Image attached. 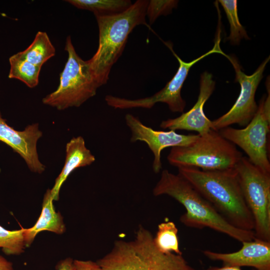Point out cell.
Returning a JSON list of instances; mask_svg holds the SVG:
<instances>
[{
  "label": "cell",
  "mask_w": 270,
  "mask_h": 270,
  "mask_svg": "<svg viewBox=\"0 0 270 270\" xmlns=\"http://www.w3.org/2000/svg\"><path fill=\"white\" fill-rule=\"evenodd\" d=\"M74 270H101L96 262L90 260H74Z\"/></svg>",
  "instance_id": "cb8c5ba5"
},
{
  "label": "cell",
  "mask_w": 270,
  "mask_h": 270,
  "mask_svg": "<svg viewBox=\"0 0 270 270\" xmlns=\"http://www.w3.org/2000/svg\"><path fill=\"white\" fill-rule=\"evenodd\" d=\"M226 58L233 66L236 73L235 80L240 84V90L237 100L230 110L212 121V130L218 131L234 124L246 126L252 120L258 108L255 100L256 92L270 60L268 56L252 74L248 76L242 71L241 66L234 56L226 55Z\"/></svg>",
  "instance_id": "30bf717a"
},
{
  "label": "cell",
  "mask_w": 270,
  "mask_h": 270,
  "mask_svg": "<svg viewBox=\"0 0 270 270\" xmlns=\"http://www.w3.org/2000/svg\"><path fill=\"white\" fill-rule=\"evenodd\" d=\"M242 270L240 268L234 267V266H224L221 268H210L206 270Z\"/></svg>",
  "instance_id": "4316f807"
},
{
  "label": "cell",
  "mask_w": 270,
  "mask_h": 270,
  "mask_svg": "<svg viewBox=\"0 0 270 270\" xmlns=\"http://www.w3.org/2000/svg\"><path fill=\"white\" fill-rule=\"evenodd\" d=\"M42 132L38 123L26 126L22 131L8 126L0 112V141L6 144L24 160L30 171L42 174L46 166L40 160L36 145Z\"/></svg>",
  "instance_id": "7c38bea8"
},
{
  "label": "cell",
  "mask_w": 270,
  "mask_h": 270,
  "mask_svg": "<svg viewBox=\"0 0 270 270\" xmlns=\"http://www.w3.org/2000/svg\"><path fill=\"white\" fill-rule=\"evenodd\" d=\"M148 0H138L126 11L115 15L96 17L98 28V46L87 60L100 86L107 83L113 65L122 55L130 34L137 26L144 24Z\"/></svg>",
  "instance_id": "3957f363"
},
{
  "label": "cell",
  "mask_w": 270,
  "mask_h": 270,
  "mask_svg": "<svg viewBox=\"0 0 270 270\" xmlns=\"http://www.w3.org/2000/svg\"><path fill=\"white\" fill-rule=\"evenodd\" d=\"M242 247L232 253H220L205 250L204 254L212 260L223 262L224 266H252L256 270H270V242L257 238L242 242Z\"/></svg>",
  "instance_id": "5bb4252c"
},
{
  "label": "cell",
  "mask_w": 270,
  "mask_h": 270,
  "mask_svg": "<svg viewBox=\"0 0 270 270\" xmlns=\"http://www.w3.org/2000/svg\"><path fill=\"white\" fill-rule=\"evenodd\" d=\"M217 36L212 50L190 62L183 61L174 52L171 46L167 44L166 45L178 60L179 66L174 77L162 89L151 96L138 99H128L106 95L105 97L106 104L116 109H128L138 108H151L156 103L162 102L168 104L172 112H182L186 103L181 96V90L190 68L198 61L212 54H220L225 56H226L220 48V38L219 34Z\"/></svg>",
  "instance_id": "9c48e42d"
},
{
  "label": "cell",
  "mask_w": 270,
  "mask_h": 270,
  "mask_svg": "<svg viewBox=\"0 0 270 270\" xmlns=\"http://www.w3.org/2000/svg\"><path fill=\"white\" fill-rule=\"evenodd\" d=\"M270 94L261 98L257 112L244 128L228 126L218 130L226 140L240 148L248 158L262 170L270 174L268 136L270 128Z\"/></svg>",
  "instance_id": "ba28073f"
},
{
  "label": "cell",
  "mask_w": 270,
  "mask_h": 270,
  "mask_svg": "<svg viewBox=\"0 0 270 270\" xmlns=\"http://www.w3.org/2000/svg\"><path fill=\"white\" fill-rule=\"evenodd\" d=\"M125 121L131 132L130 141L134 142H144L147 144L154 154L152 169L158 173L162 168L161 152L168 147L185 146L190 144L199 134H182L175 131L157 130L144 125L137 117L127 114Z\"/></svg>",
  "instance_id": "8fae6325"
},
{
  "label": "cell",
  "mask_w": 270,
  "mask_h": 270,
  "mask_svg": "<svg viewBox=\"0 0 270 270\" xmlns=\"http://www.w3.org/2000/svg\"><path fill=\"white\" fill-rule=\"evenodd\" d=\"M50 189H48L44 196L42 209L39 218L34 225L28 228H23V234L26 247H29L36 235L40 232L48 230L58 234L64 233L66 228L63 218L54 209Z\"/></svg>",
  "instance_id": "2e32d148"
},
{
  "label": "cell",
  "mask_w": 270,
  "mask_h": 270,
  "mask_svg": "<svg viewBox=\"0 0 270 270\" xmlns=\"http://www.w3.org/2000/svg\"><path fill=\"white\" fill-rule=\"evenodd\" d=\"M0 270H14L13 264L0 254Z\"/></svg>",
  "instance_id": "484cf974"
},
{
  "label": "cell",
  "mask_w": 270,
  "mask_h": 270,
  "mask_svg": "<svg viewBox=\"0 0 270 270\" xmlns=\"http://www.w3.org/2000/svg\"><path fill=\"white\" fill-rule=\"evenodd\" d=\"M178 232V230L173 222L160 223L158 225L156 236H154L156 247L164 253L182 254L179 248Z\"/></svg>",
  "instance_id": "ffe728a7"
},
{
  "label": "cell",
  "mask_w": 270,
  "mask_h": 270,
  "mask_svg": "<svg viewBox=\"0 0 270 270\" xmlns=\"http://www.w3.org/2000/svg\"><path fill=\"white\" fill-rule=\"evenodd\" d=\"M242 156L234 144L224 138L218 131L211 129L199 134L188 146L172 148L167 160L170 164L178 168L224 170L234 168Z\"/></svg>",
  "instance_id": "5b68a950"
},
{
  "label": "cell",
  "mask_w": 270,
  "mask_h": 270,
  "mask_svg": "<svg viewBox=\"0 0 270 270\" xmlns=\"http://www.w3.org/2000/svg\"><path fill=\"white\" fill-rule=\"evenodd\" d=\"M188 180L228 222L240 229L252 230L254 223L245 201L235 168L205 170L178 168Z\"/></svg>",
  "instance_id": "6da1fadb"
},
{
  "label": "cell",
  "mask_w": 270,
  "mask_h": 270,
  "mask_svg": "<svg viewBox=\"0 0 270 270\" xmlns=\"http://www.w3.org/2000/svg\"><path fill=\"white\" fill-rule=\"evenodd\" d=\"M0 248L4 254L8 256H18L23 253L26 248L23 228L10 230L0 226Z\"/></svg>",
  "instance_id": "7402d4cb"
},
{
  "label": "cell",
  "mask_w": 270,
  "mask_h": 270,
  "mask_svg": "<svg viewBox=\"0 0 270 270\" xmlns=\"http://www.w3.org/2000/svg\"><path fill=\"white\" fill-rule=\"evenodd\" d=\"M16 54L28 62L42 68L50 58L54 56L56 49L48 34L38 32L32 44Z\"/></svg>",
  "instance_id": "e0dca14e"
},
{
  "label": "cell",
  "mask_w": 270,
  "mask_h": 270,
  "mask_svg": "<svg viewBox=\"0 0 270 270\" xmlns=\"http://www.w3.org/2000/svg\"><path fill=\"white\" fill-rule=\"evenodd\" d=\"M215 85L212 75L207 72H204L200 76L198 100L193 107L178 117L162 122L160 127L174 131L178 130L194 131L200 135L212 129V121L206 116L204 106L212 94Z\"/></svg>",
  "instance_id": "4fadbf2b"
},
{
  "label": "cell",
  "mask_w": 270,
  "mask_h": 270,
  "mask_svg": "<svg viewBox=\"0 0 270 270\" xmlns=\"http://www.w3.org/2000/svg\"><path fill=\"white\" fill-rule=\"evenodd\" d=\"M252 216L256 238L270 242V174L242 156L234 167Z\"/></svg>",
  "instance_id": "52a82bcc"
},
{
  "label": "cell",
  "mask_w": 270,
  "mask_h": 270,
  "mask_svg": "<svg viewBox=\"0 0 270 270\" xmlns=\"http://www.w3.org/2000/svg\"><path fill=\"white\" fill-rule=\"evenodd\" d=\"M152 192L156 196L168 195L182 204L186 212L180 216V220L187 226L208 228L242 242L256 238L254 231L240 229L231 224L178 174H175L167 170H163Z\"/></svg>",
  "instance_id": "7a4b0ae2"
},
{
  "label": "cell",
  "mask_w": 270,
  "mask_h": 270,
  "mask_svg": "<svg viewBox=\"0 0 270 270\" xmlns=\"http://www.w3.org/2000/svg\"><path fill=\"white\" fill-rule=\"evenodd\" d=\"M95 160V156L86 148L84 138L82 136L72 138L66 144L64 166L50 189L54 201L58 200L62 185L74 170L90 166Z\"/></svg>",
  "instance_id": "9a60e30c"
},
{
  "label": "cell",
  "mask_w": 270,
  "mask_h": 270,
  "mask_svg": "<svg viewBox=\"0 0 270 270\" xmlns=\"http://www.w3.org/2000/svg\"><path fill=\"white\" fill-rule=\"evenodd\" d=\"M10 78L18 80L30 88L38 86L41 68L20 57L16 54L9 58Z\"/></svg>",
  "instance_id": "d6986e66"
},
{
  "label": "cell",
  "mask_w": 270,
  "mask_h": 270,
  "mask_svg": "<svg viewBox=\"0 0 270 270\" xmlns=\"http://www.w3.org/2000/svg\"><path fill=\"white\" fill-rule=\"evenodd\" d=\"M64 50L68 58L60 74L59 86L42 100L44 104L58 110L80 106L94 96L100 87L87 60L77 54L70 36L66 38Z\"/></svg>",
  "instance_id": "8992f818"
},
{
  "label": "cell",
  "mask_w": 270,
  "mask_h": 270,
  "mask_svg": "<svg viewBox=\"0 0 270 270\" xmlns=\"http://www.w3.org/2000/svg\"><path fill=\"white\" fill-rule=\"evenodd\" d=\"M56 270H74V260L68 258L60 260L56 266Z\"/></svg>",
  "instance_id": "d4e9b609"
},
{
  "label": "cell",
  "mask_w": 270,
  "mask_h": 270,
  "mask_svg": "<svg viewBox=\"0 0 270 270\" xmlns=\"http://www.w3.org/2000/svg\"><path fill=\"white\" fill-rule=\"evenodd\" d=\"M66 2L79 9L92 12L96 17L122 13L133 4L130 0H68Z\"/></svg>",
  "instance_id": "ac0fdd59"
},
{
  "label": "cell",
  "mask_w": 270,
  "mask_h": 270,
  "mask_svg": "<svg viewBox=\"0 0 270 270\" xmlns=\"http://www.w3.org/2000/svg\"><path fill=\"white\" fill-rule=\"evenodd\" d=\"M96 262L101 270H196L182 254L160 251L152 232L142 225L134 238L115 240L111 250Z\"/></svg>",
  "instance_id": "277c9868"
},
{
  "label": "cell",
  "mask_w": 270,
  "mask_h": 270,
  "mask_svg": "<svg viewBox=\"0 0 270 270\" xmlns=\"http://www.w3.org/2000/svg\"><path fill=\"white\" fill-rule=\"evenodd\" d=\"M178 2L174 0H148L146 16L148 18L150 24H152L159 16L170 14L172 9L177 7Z\"/></svg>",
  "instance_id": "603a6c76"
},
{
  "label": "cell",
  "mask_w": 270,
  "mask_h": 270,
  "mask_svg": "<svg viewBox=\"0 0 270 270\" xmlns=\"http://www.w3.org/2000/svg\"><path fill=\"white\" fill-rule=\"evenodd\" d=\"M218 2L224 9L230 25V34L227 39L234 45L238 44L242 39H249L245 28L239 20L237 0H220Z\"/></svg>",
  "instance_id": "44dd1931"
}]
</instances>
